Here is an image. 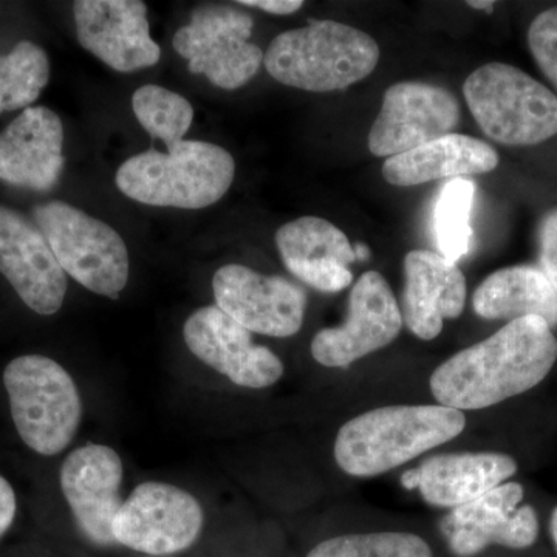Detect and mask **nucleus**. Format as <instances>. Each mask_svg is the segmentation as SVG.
Listing matches in <instances>:
<instances>
[{"mask_svg":"<svg viewBox=\"0 0 557 557\" xmlns=\"http://www.w3.org/2000/svg\"><path fill=\"white\" fill-rule=\"evenodd\" d=\"M132 109L145 131L153 139H161L168 150L183 141L193 124L194 109L182 95L148 84L132 97Z\"/></svg>","mask_w":557,"mask_h":557,"instance_id":"26","label":"nucleus"},{"mask_svg":"<svg viewBox=\"0 0 557 557\" xmlns=\"http://www.w3.org/2000/svg\"><path fill=\"white\" fill-rule=\"evenodd\" d=\"M145 557H156V556H145Z\"/></svg>","mask_w":557,"mask_h":557,"instance_id":"35","label":"nucleus"},{"mask_svg":"<svg viewBox=\"0 0 557 557\" xmlns=\"http://www.w3.org/2000/svg\"><path fill=\"white\" fill-rule=\"evenodd\" d=\"M498 161L493 146L453 132L408 152L388 157L383 164V177L391 185L409 188L434 180L486 174L496 170Z\"/></svg>","mask_w":557,"mask_h":557,"instance_id":"22","label":"nucleus"},{"mask_svg":"<svg viewBox=\"0 0 557 557\" xmlns=\"http://www.w3.org/2000/svg\"><path fill=\"white\" fill-rule=\"evenodd\" d=\"M475 185L469 180H450L438 194L434 209V234L443 258L457 263L468 255L472 242L471 214Z\"/></svg>","mask_w":557,"mask_h":557,"instance_id":"25","label":"nucleus"},{"mask_svg":"<svg viewBox=\"0 0 557 557\" xmlns=\"http://www.w3.org/2000/svg\"><path fill=\"white\" fill-rule=\"evenodd\" d=\"M379 61L380 46L372 36L327 20L281 33L270 44L263 65L284 86L325 94L368 78Z\"/></svg>","mask_w":557,"mask_h":557,"instance_id":"3","label":"nucleus"},{"mask_svg":"<svg viewBox=\"0 0 557 557\" xmlns=\"http://www.w3.org/2000/svg\"><path fill=\"white\" fill-rule=\"evenodd\" d=\"M549 531H552L553 542H555V547L557 549V507L552 515V522H549Z\"/></svg>","mask_w":557,"mask_h":557,"instance_id":"34","label":"nucleus"},{"mask_svg":"<svg viewBox=\"0 0 557 557\" xmlns=\"http://www.w3.org/2000/svg\"><path fill=\"white\" fill-rule=\"evenodd\" d=\"M16 511V493H14L9 480L0 475V539L13 525Z\"/></svg>","mask_w":557,"mask_h":557,"instance_id":"30","label":"nucleus"},{"mask_svg":"<svg viewBox=\"0 0 557 557\" xmlns=\"http://www.w3.org/2000/svg\"><path fill=\"white\" fill-rule=\"evenodd\" d=\"M64 127L53 110L27 108L0 134V180L17 188L50 190L64 168Z\"/></svg>","mask_w":557,"mask_h":557,"instance_id":"18","label":"nucleus"},{"mask_svg":"<svg viewBox=\"0 0 557 557\" xmlns=\"http://www.w3.org/2000/svg\"><path fill=\"white\" fill-rule=\"evenodd\" d=\"M465 100L487 138L505 146H534L557 135V95L504 62L468 76Z\"/></svg>","mask_w":557,"mask_h":557,"instance_id":"6","label":"nucleus"},{"mask_svg":"<svg viewBox=\"0 0 557 557\" xmlns=\"http://www.w3.org/2000/svg\"><path fill=\"white\" fill-rule=\"evenodd\" d=\"M472 307L483 319L537 317L549 327L557 325V295L537 267H508L491 274L475 289Z\"/></svg>","mask_w":557,"mask_h":557,"instance_id":"23","label":"nucleus"},{"mask_svg":"<svg viewBox=\"0 0 557 557\" xmlns=\"http://www.w3.org/2000/svg\"><path fill=\"white\" fill-rule=\"evenodd\" d=\"M0 273L35 313L50 317L61 310L67 293V274L38 225L2 205Z\"/></svg>","mask_w":557,"mask_h":557,"instance_id":"17","label":"nucleus"},{"mask_svg":"<svg viewBox=\"0 0 557 557\" xmlns=\"http://www.w3.org/2000/svg\"><path fill=\"white\" fill-rule=\"evenodd\" d=\"M528 47L539 69L557 91V7L542 11L531 22Z\"/></svg>","mask_w":557,"mask_h":557,"instance_id":"28","label":"nucleus"},{"mask_svg":"<svg viewBox=\"0 0 557 557\" xmlns=\"http://www.w3.org/2000/svg\"><path fill=\"white\" fill-rule=\"evenodd\" d=\"M405 278L401 317L417 338H437L445 319L463 313L467 278L457 263L437 252L416 249L406 255Z\"/></svg>","mask_w":557,"mask_h":557,"instance_id":"19","label":"nucleus"},{"mask_svg":"<svg viewBox=\"0 0 557 557\" xmlns=\"http://www.w3.org/2000/svg\"><path fill=\"white\" fill-rule=\"evenodd\" d=\"M33 219L65 274L97 295L120 298L129 281V252L112 226L64 201L39 205Z\"/></svg>","mask_w":557,"mask_h":557,"instance_id":"7","label":"nucleus"},{"mask_svg":"<svg viewBox=\"0 0 557 557\" xmlns=\"http://www.w3.org/2000/svg\"><path fill=\"white\" fill-rule=\"evenodd\" d=\"M141 0H78L73 3L81 47L121 73L152 67L161 58L150 38Z\"/></svg>","mask_w":557,"mask_h":557,"instance_id":"16","label":"nucleus"},{"mask_svg":"<svg viewBox=\"0 0 557 557\" xmlns=\"http://www.w3.org/2000/svg\"><path fill=\"white\" fill-rule=\"evenodd\" d=\"M518 472L515 458L497 453L448 454L428 458L401 475V485L418 490L426 504L457 508L494 490Z\"/></svg>","mask_w":557,"mask_h":557,"instance_id":"21","label":"nucleus"},{"mask_svg":"<svg viewBox=\"0 0 557 557\" xmlns=\"http://www.w3.org/2000/svg\"><path fill=\"white\" fill-rule=\"evenodd\" d=\"M460 116V102L445 87L413 81L394 84L369 132V150L387 159L399 156L453 134Z\"/></svg>","mask_w":557,"mask_h":557,"instance_id":"11","label":"nucleus"},{"mask_svg":"<svg viewBox=\"0 0 557 557\" xmlns=\"http://www.w3.org/2000/svg\"><path fill=\"white\" fill-rule=\"evenodd\" d=\"M355 256H357V260L359 262H366V260L370 259V249L366 244H357L354 247Z\"/></svg>","mask_w":557,"mask_h":557,"instance_id":"33","label":"nucleus"},{"mask_svg":"<svg viewBox=\"0 0 557 557\" xmlns=\"http://www.w3.org/2000/svg\"><path fill=\"white\" fill-rule=\"evenodd\" d=\"M276 245L289 273L318 292H343L354 281V247L329 220L313 215L293 220L277 230Z\"/></svg>","mask_w":557,"mask_h":557,"instance_id":"20","label":"nucleus"},{"mask_svg":"<svg viewBox=\"0 0 557 557\" xmlns=\"http://www.w3.org/2000/svg\"><path fill=\"white\" fill-rule=\"evenodd\" d=\"M252 27V17L237 7H200L175 33L172 46L189 61L190 73L207 76L220 89L236 90L255 78L265 58L249 42Z\"/></svg>","mask_w":557,"mask_h":557,"instance_id":"8","label":"nucleus"},{"mask_svg":"<svg viewBox=\"0 0 557 557\" xmlns=\"http://www.w3.org/2000/svg\"><path fill=\"white\" fill-rule=\"evenodd\" d=\"M539 262L557 295V208L548 211L539 225Z\"/></svg>","mask_w":557,"mask_h":557,"instance_id":"29","label":"nucleus"},{"mask_svg":"<svg viewBox=\"0 0 557 557\" xmlns=\"http://www.w3.org/2000/svg\"><path fill=\"white\" fill-rule=\"evenodd\" d=\"M205 512L193 494L171 483H139L112 520L116 545L146 556L168 557L199 541Z\"/></svg>","mask_w":557,"mask_h":557,"instance_id":"9","label":"nucleus"},{"mask_svg":"<svg viewBox=\"0 0 557 557\" xmlns=\"http://www.w3.org/2000/svg\"><path fill=\"white\" fill-rule=\"evenodd\" d=\"M124 468L120 454L106 445L81 446L62 463L60 485L84 539L101 548L116 547L112 520L120 511Z\"/></svg>","mask_w":557,"mask_h":557,"instance_id":"14","label":"nucleus"},{"mask_svg":"<svg viewBox=\"0 0 557 557\" xmlns=\"http://www.w3.org/2000/svg\"><path fill=\"white\" fill-rule=\"evenodd\" d=\"M556 359L557 339L547 322L537 317L516 319L443 362L432 373V395L446 408H491L536 387Z\"/></svg>","mask_w":557,"mask_h":557,"instance_id":"1","label":"nucleus"},{"mask_svg":"<svg viewBox=\"0 0 557 557\" xmlns=\"http://www.w3.org/2000/svg\"><path fill=\"white\" fill-rule=\"evenodd\" d=\"M468 5L471 7V9L485 10L487 13H493L496 2H493V0H480V2L472 0V2H468Z\"/></svg>","mask_w":557,"mask_h":557,"instance_id":"32","label":"nucleus"},{"mask_svg":"<svg viewBox=\"0 0 557 557\" xmlns=\"http://www.w3.org/2000/svg\"><path fill=\"white\" fill-rule=\"evenodd\" d=\"M212 292L215 306L249 332L289 338L302 327L307 295L288 278L231 263L212 277Z\"/></svg>","mask_w":557,"mask_h":557,"instance_id":"12","label":"nucleus"},{"mask_svg":"<svg viewBox=\"0 0 557 557\" xmlns=\"http://www.w3.org/2000/svg\"><path fill=\"white\" fill-rule=\"evenodd\" d=\"M3 386L22 442L39 456L64 453L78 434L84 412L67 370L42 355H24L3 370Z\"/></svg>","mask_w":557,"mask_h":557,"instance_id":"5","label":"nucleus"},{"mask_svg":"<svg viewBox=\"0 0 557 557\" xmlns=\"http://www.w3.org/2000/svg\"><path fill=\"white\" fill-rule=\"evenodd\" d=\"M307 557H432V549L417 534L383 531L327 539Z\"/></svg>","mask_w":557,"mask_h":557,"instance_id":"27","label":"nucleus"},{"mask_svg":"<svg viewBox=\"0 0 557 557\" xmlns=\"http://www.w3.org/2000/svg\"><path fill=\"white\" fill-rule=\"evenodd\" d=\"M50 62L46 51L22 40L11 53L0 57V113L27 109L49 84Z\"/></svg>","mask_w":557,"mask_h":557,"instance_id":"24","label":"nucleus"},{"mask_svg":"<svg viewBox=\"0 0 557 557\" xmlns=\"http://www.w3.org/2000/svg\"><path fill=\"white\" fill-rule=\"evenodd\" d=\"M465 426V413L446 406H386L347 421L333 453L348 475L375 478L445 445Z\"/></svg>","mask_w":557,"mask_h":557,"instance_id":"2","label":"nucleus"},{"mask_svg":"<svg viewBox=\"0 0 557 557\" xmlns=\"http://www.w3.org/2000/svg\"><path fill=\"white\" fill-rule=\"evenodd\" d=\"M522 498V485L509 482L454 508L442 522L450 552L458 557H471L490 545L531 547L539 536V520L530 505L519 508Z\"/></svg>","mask_w":557,"mask_h":557,"instance_id":"15","label":"nucleus"},{"mask_svg":"<svg viewBox=\"0 0 557 557\" xmlns=\"http://www.w3.org/2000/svg\"><path fill=\"white\" fill-rule=\"evenodd\" d=\"M233 156L207 141H180L168 153L148 150L124 161L116 186L124 196L150 205L201 209L218 203L233 185Z\"/></svg>","mask_w":557,"mask_h":557,"instance_id":"4","label":"nucleus"},{"mask_svg":"<svg viewBox=\"0 0 557 557\" xmlns=\"http://www.w3.org/2000/svg\"><path fill=\"white\" fill-rule=\"evenodd\" d=\"M183 338L190 354L236 386L265 388L284 375V362L269 347L256 346L251 332L218 306L194 311Z\"/></svg>","mask_w":557,"mask_h":557,"instance_id":"13","label":"nucleus"},{"mask_svg":"<svg viewBox=\"0 0 557 557\" xmlns=\"http://www.w3.org/2000/svg\"><path fill=\"white\" fill-rule=\"evenodd\" d=\"M239 5L251 7L267 11V13L277 14V16H287L302 9V0H240Z\"/></svg>","mask_w":557,"mask_h":557,"instance_id":"31","label":"nucleus"},{"mask_svg":"<svg viewBox=\"0 0 557 557\" xmlns=\"http://www.w3.org/2000/svg\"><path fill=\"white\" fill-rule=\"evenodd\" d=\"M401 327V310L391 285L379 271H368L351 288L346 322L318 332L311 355L325 368H347L394 343Z\"/></svg>","mask_w":557,"mask_h":557,"instance_id":"10","label":"nucleus"}]
</instances>
